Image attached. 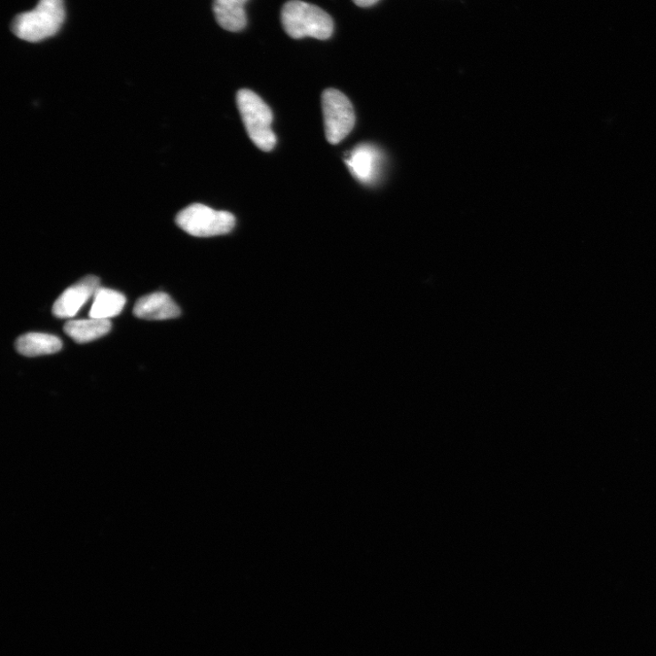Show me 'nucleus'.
I'll return each instance as SVG.
<instances>
[{"label":"nucleus","mask_w":656,"mask_h":656,"mask_svg":"<svg viewBox=\"0 0 656 656\" xmlns=\"http://www.w3.org/2000/svg\"><path fill=\"white\" fill-rule=\"evenodd\" d=\"M281 21L288 36L296 40L310 37L326 41L334 31L333 20L326 12L301 0H290L284 5Z\"/></svg>","instance_id":"obj_1"},{"label":"nucleus","mask_w":656,"mask_h":656,"mask_svg":"<svg viewBox=\"0 0 656 656\" xmlns=\"http://www.w3.org/2000/svg\"><path fill=\"white\" fill-rule=\"evenodd\" d=\"M64 20L63 0H40L36 9L14 19L12 29L22 41L39 43L54 36Z\"/></svg>","instance_id":"obj_2"},{"label":"nucleus","mask_w":656,"mask_h":656,"mask_svg":"<svg viewBox=\"0 0 656 656\" xmlns=\"http://www.w3.org/2000/svg\"><path fill=\"white\" fill-rule=\"evenodd\" d=\"M236 101L250 139L260 150L272 151L276 136L272 130L273 114L269 107L257 93L246 89L238 91Z\"/></svg>","instance_id":"obj_3"},{"label":"nucleus","mask_w":656,"mask_h":656,"mask_svg":"<svg viewBox=\"0 0 656 656\" xmlns=\"http://www.w3.org/2000/svg\"><path fill=\"white\" fill-rule=\"evenodd\" d=\"M180 228L195 237H212L230 233L235 217L226 211H217L202 203H194L177 217Z\"/></svg>","instance_id":"obj_4"},{"label":"nucleus","mask_w":656,"mask_h":656,"mask_svg":"<svg viewBox=\"0 0 656 656\" xmlns=\"http://www.w3.org/2000/svg\"><path fill=\"white\" fill-rule=\"evenodd\" d=\"M322 108L327 140L338 145L353 130L355 111L349 98L336 89H328L322 94Z\"/></svg>","instance_id":"obj_5"},{"label":"nucleus","mask_w":656,"mask_h":656,"mask_svg":"<svg viewBox=\"0 0 656 656\" xmlns=\"http://www.w3.org/2000/svg\"><path fill=\"white\" fill-rule=\"evenodd\" d=\"M97 276L88 275L75 285L67 288L54 303L52 312L59 319H71L100 288Z\"/></svg>","instance_id":"obj_6"},{"label":"nucleus","mask_w":656,"mask_h":656,"mask_svg":"<svg viewBox=\"0 0 656 656\" xmlns=\"http://www.w3.org/2000/svg\"><path fill=\"white\" fill-rule=\"evenodd\" d=\"M133 313L141 320H167L178 318L181 310L169 295L156 292L138 300Z\"/></svg>","instance_id":"obj_7"},{"label":"nucleus","mask_w":656,"mask_h":656,"mask_svg":"<svg viewBox=\"0 0 656 656\" xmlns=\"http://www.w3.org/2000/svg\"><path fill=\"white\" fill-rule=\"evenodd\" d=\"M379 152L372 146L360 145L344 159L352 174L363 184H371L377 178Z\"/></svg>","instance_id":"obj_8"},{"label":"nucleus","mask_w":656,"mask_h":656,"mask_svg":"<svg viewBox=\"0 0 656 656\" xmlns=\"http://www.w3.org/2000/svg\"><path fill=\"white\" fill-rule=\"evenodd\" d=\"M249 0H214L213 11L217 23L231 32L243 30L248 24L245 5Z\"/></svg>","instance_id":"obj_9"},{"label":"nucleus","mask_w":656,"mask_h":656,"mask_svg":"<svg viewBox=\"0 0 656 656\" xmlns=\"http://www.w3.org/2000/svg\"><path fill=\"white\" fill-rule=\"evenodd\" d=\"M16 349L20 354L26 357L51 355L62 349V342L53 335L28 333L17 339Z\"/></svg>","instance_id":"obj_10"},{"label":"nucleus","mask_w":656,"mask_h":656,"mask_svg":"<svg viewBox=\"0 0 656 656\" xmlns=\"http://www.w3.org/2000/svg\"><path fill=\"white\" fill-rule=\"evenodd\" d=\"M126 297L120 292L99 288L93 296L90 318L109 320L121 314Z\"/></svg>","instance_id":"obj_11"},{"label":"nucleus","mask_w":656,"mask_h":656,"mask_svg":"<svg viewBox=\"0 0 656 656\" xmlns=\"http://www.w3.org/2000/svg\"><path fill=\"white\" fill-rule=\"evenodd\" d=\"M111 328L110 320L91 319L68 321L64 326V332L75 342L83 344L106 336Z\"/></svg>","instance_id":"obj_12"},{"label":"nucleus","mask_w":656,"mask_h":656,"mask_svg":"<svg viewBox=\"0 0 656 656\" xmlns=\"http://www.w3.org/2000/svg\"><path fill=\"white\" fill-rule=\"evenodd\" d=\"M354 4L361 8H368L375 5L379 0H353Z\"/></svg>","instance_id":"obj_13"}]
</instances>
